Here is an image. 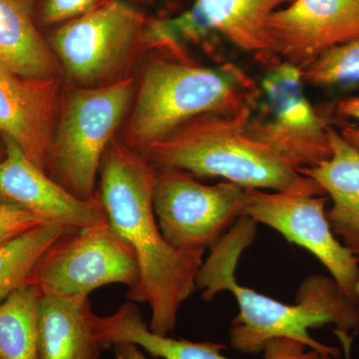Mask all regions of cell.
<instances>
[{"mask_svg":"<svg viewBox=\"0 0 359 359\" xmlns=\"http://www.w3.org/2000/svg\"><path fill=\"white\" fill-rule=\"evenodd\" d=\"M256 226L252 219L241 217L212 248L196 278L205 302L224 290L237 299L238 313L231 323V346L244 354H259L269 340L283 337L297 340L320 355L339 358V348L320 344L309 332L327 325L348 332L358 330L359 306L342 294L332 278H306L297 290L294 304L276 301L237 283L236 269L243 252L254 242Z\"/></svg>","mask_w":359,"mask_h":359,"instance_id":"cell-1","label":"cell"},{"mask_svg":"<svg viewBox=\"0 0 359 359\" xmlns=\"http://www.w3.org/2000/svg\"><path fill=\"white\" fill-rule=\"evenodd\" d=\"M154 175L145 156L113 141L101 163L98 195L111 226L133 249L140 266V283L127 297L148 304L151 330L168 335L182 304L197 290L204 255L174 249L163 237L153 208Z\"/></svg>","mask_w":359,"mask_h":359,"instance_id":"cell-2","label":"cell"},{"mask_svg":"<svg viewBox=\"0 0 359 359\" xmlns=\"http://www.w3.org/2000/svg\"><path fill=\"white\" fill-rule=\"evenodd\" d=\"M254 104L233 112L193 118L154 142L143 155L154 166L196 177L223 178L254 190L302 191L325 196L320 186L273 145Z\"/></svg>","mask_w":359,"mask_h":359,"instance_id":"cell-3","label":"cell"},{"mask_svg":"<svg viewBox=\"0 0 359 359\" xmlns=\"http://www.w3.org/2000/svg\"><path fill=\"white\" fill-rule=\"evenodd\" d=\"M153 52L123 142L141 154L183 123L207 113L233 112L255 104L259 95L255 82L236 66L209 67L189 56Z\"/></svg>","mask_w":359,"mask_h":359,"instance_id":"cell-4","label":"cell"},{"mask_svg":"<svg viewBox=\"0 0 359 359\" xmlns=\"http://www.w3.org/2000/svg\"><path fill=\"white\" fill-rule=\"evenodd\" d=\"M133 78L70 90L62 97L48 175L79 199H94L106 150L133 99Z\"/></svg>","mask_w":359,"mask_h":359,"instance_id":"cell-5","label":"cell"},{"mask_svg":"<svg viewBox=\"0 0 359 359\" xmlns=\"http://www.w3.org/2000/svg\"><path fill=\"white\" fill-rule=\"evenodd\" d=\"M249 192L231 182L204 185L183 170L155 166L156 219L168 244L181 252L211 250L243 217Z\"/></svg>","mask_w":359,"mask_h":359,"instance_id":"cell-6","label":"cell"},{"mask_svg":"<svg viewBox=\"0 0 359 359\" xmlns=\"http://www.w3.org/2000/svg\"><path fill=\"white\" fill-rule=\"evenodd\" d=\"M140 278L133 249L105 222L61 238L41 257L27 283L41 292L88 297L110 283L127 285L132 292Z\"/></svg>","mask_w":359,"mask_h":359,"instance_id":"cell-7","label":"cell"},{"mask_svg":"<svg viewBox=\"0 0 359 359\" xmlns=\"http://www.w3.org/2000/svg\"><path fill=\"white\" fill-rule=\"evenodd\" d=\"M147 21L122 0H105L94 11L59 26L50 47L78 83L98 85L119 74L139 50Z\"/></svg>","mask_w":359,"mask_h":359,"instance_id":"cell-8","label":"cell"},{"mask_svg":"<svg viewBox=\"0 0 359 359\" xmlns=\"http://www.w3.org/2000/svg\"><path fill=\"white\" fill-rule=\"evenodd\" d=\"M327 200L302 191L250 189L243 217L271 226L308 250L330 271L342 294L359 306V257L335 238L325 212Z\"/></svg>","mask_w":359,"mask_h":359,"instance_id":"cell-9","label":"cell"},{"mask_svg":"<svg viewBox=\"0 0 359 359\" xmlns=\"http://www.w3.org/2000/svg\"><path fill=\"white\" fill-rule=\"evenodd\" d=\"M294 0H195L173 18L147 23L144 50L186 53L189 43L221 35L238 49L266 55L264 27L269 16Z\"/></svg>","mask_w":359,"mask_h":359,"instance_id":"cell-10","label":"cell"},{"mask_svg":"<svg viewBox=\"0 0 359 359\" xmlns=\"http://www.w3.org/2000/svg\"><path fill=\"white\" fill-rule=\"evenodd\" d=\"M262 82L269 119L262 120L271 141L297 167H313L332 156L327 115L313 107L304 89L302 69L271 55Z\"/></svg>","mask_w":359,"mask_h":359,"instance_id":"cell-11","label":"cell"},{"mask_svg":"<svg viewBox=\"0 0 359 359\" xmlns=\"http://www.w3.org/2000/svg\"><path fill=\"white\" fill-rule=\"evenodd\" d=\"M359 37V0H294L269 16L266 55L299 69L323 52Z\"/></svg>","mask_w":359,"mask_h":359,"instance_id":"cell-12","label":"cell"},{"mask_svg":"<svg viewBox=\"0 0 359 359\" xmlns=\"http://www.w3.org/2000/svg\"><path fill=\"white\" fill-rule=\"evenodd\" d=\"M62 89L58 76H20L0 66V135L48 174Z\"/></svg>","mask_w":359,"mask_h":359,"instance_id":"cell-13","label":"cell"},{"mask_svg":"<svg viewBox=\"0 0 359 359\" xmlns=\"http://www.w3.org/2000/svg\"><path fill=\"white\" fill-rule=\"evenodd\" d=\"M2 140L6 157L0 161V202L77 229L108 222L99 195L88 201L75 197L37 167L15 142L4 136Z\"/></svg>","mask_w":359,"mask_h":359,"instance_id":"cell-14","label":"cell"},{"mask_svg":"<svg viewBox=\"0 0 359 359\" xmlns=\"http://www.w3.org/2000/svg\"><path fill=\"white\" fill-rule=\"evenodd\" d=\"M332 156L313 167L299 168L330 196L327 212L330 228L344 245L359 257V150L330 126L327 130Z\"/></svg>","mask_w":359,"mask_h":359,"instance_id":"cell-15","label":"cell"},{"mask_svg":"<svg viewBox=\"0 0 359 359\" xmlns=\"http://www.w3.org/2000/svg\"><path fill=\"white\" fill-rule=\"evenodd\" d=\"M88 297L41 292L39 359H98L103 347L93 327Z\"/></svg>","mask_w":359,"mask_h":359,"instance_id":"cell-16","label":"cell"},{"mask_svg":"<svg viewBox=\"0 0 359 359\" xmlns=\"http://www.w3.org/2000/svg\"><path fill=\"white\" fill-rule=\"evenodd\" d=\"M0 66L20 76H58V59L35 25L33 0H0Z\"/></svg>","mask_w":359,"mask_h":359,"instance_id":"cell-17","label":"cell"},{"mask_svg":"<svg viewBox=\"0 0 359 359\" xmlns=\"http://www.w3.org/2000/svg\"><path fill=\"white\" fill-rule=\"evenodd\" d=\"M94 332L103 348L117 342L140 346L154 358L163 359H231L221 353L226 346L214 342H193L155 334L142 318L135 304H122L109 316L94 314Z\"/></svg>","mask_w":359,"mask_h":359,"instance_id":"cell-18","label":"cell"},{"mask_svg":"<svg viewBox=\"0 0 359 359\" xmlns=\"http://www.w3.org/2000/svg\"><path fill=\"white\" fill-rule=\"evenodd\" d=\"M40 299L27 283L0 304V359H39Z\"/></svg>","mask_w":359,"mask_h":359,"instance_id":"cell-19","label":"cell"},{"mask_svg":"<svg viewBox=\"0 0 359 359\" xmlns=\"http://www.w3.org/2000/svg\"><path fill=\"white\" fill-rule=\"evenodd\" d=\"M77 230L61 222H46L0 245V304L27 283L33 269L52 245Z\"/></svg>","mask_w":359,"mask_h":359,"instance_id":"cell-20","label":"cell"},{"mask_svg":"<svg viewBox=\"0 0 359 359\" xmlns=\"http://www.w3.org/2000/svg\"><path fill=\"white\" fill-rule=\"evenodd\" d=\"M302 76L304 83L321 87L359 82V37L323 52Z\"/></svg>","mask_w":359,"mask_h":359,"instance_id":"cell-21","label":"cell"},{"mask_svg":"<svg viewBox=\"0 0 359 359\" xmlns=\"http://www.w3.org/2000/svg\"><path fill=\"white\" fill-rule=\"evenodd\" d=\"M105 0H37L42 25H63L94 11Z\"/></svg>","mask_w":359,"mask_h":359,"instance_id":"cell-22","label":"cell"},{"mask_svg":"<svg viewBox=\"0 0 359 359\" xmlns=\"http://www.w3.org/2000/svg\"><path fill=\"white\" fill-rule=\"evenodd\" d=\"M47 221L16 205L0 202V245Z\"/></svg>","mask_w":359,"mask_h":359,"instance_id":"cell-23","label":"cell"},{"mask_svg":"<svg viewBox=\"0 0 359 359\" xmlns=\"http://www.w3.org/2000/svg\"><path fill=\"white\" fill-rule=\"evenodd\" d=\"M263 359H320V354L297 340L278 337L266 342Z\"/></svg>","mask_w":359,"mask_h":359,"instance_id":"cell-24","label":"cell"},{"mask_svg":"<svg viewBox=\"0 0 359 359\" xmlns=\"http://www.w3.org/2000/svg\"><path fill=\"white\" fill-rule=\"evenodd\" d=\"M335 113L342 118H353L359 121V96L341 99L335 106ZM342 138L359 150V126L344 125L339 132Z\"/></svg>","mask_w":359,"mask_h":359,"instance_id":"cell-25","label":"cell"},{"mask_svg":"<svg viewBox=\"0 0 359 359\" xmlns=\"http://www.w3.org/2000/svg\"><path fill=\"white\" fill-rule=\"evenodd\" d=\"M114 359H147L139 351L138 346L129 342H117L113 344Z\"/></svg>","mask_w":359,"mask_h":359,"instance_id":"cell-26","label":"cell"},{"mask_svg":"<svg viewBox=\"0 0 359 359\" xmlns=\"http://www.w3.org/2000/svg\"><path fill=\"white\" fill-rule=\"evenodd\" d=\"M334 332L337 335V339H339L340 344H341L344 358L346 359H351V346H353V337H351L348 332H346V330L335 328Z\"/></svg>","mask_w":359,"mask_h":359,"instance_id":"cell-27","label":"cell"},{"mask_svg":"<svg viewBox=\"0 0 359 359\" xmlns=\"http://www.w3.org/2000/svg\"><path fill=\"white\" fill-rule=\"evenodd\" d=\"M4 157H6V147H4V144L0 142V161Z\"/></svg>","mask_w":359,"mask_h":359,"instance_id":"cell-28","label":"cell"},{"mask_svg":"<svg viewBox=\"0 0 359 359\" xmlns=\"http://www.w3.org/2000/svg\"><path fill=\"white\" fill-rule=\"evenodd\" d=\"M320 359H337L330 355H320Z\"/></svg>","mask_w":359,"mask_h":359,"instance_id":"cell-29","label":"cell"}]
</instances>
